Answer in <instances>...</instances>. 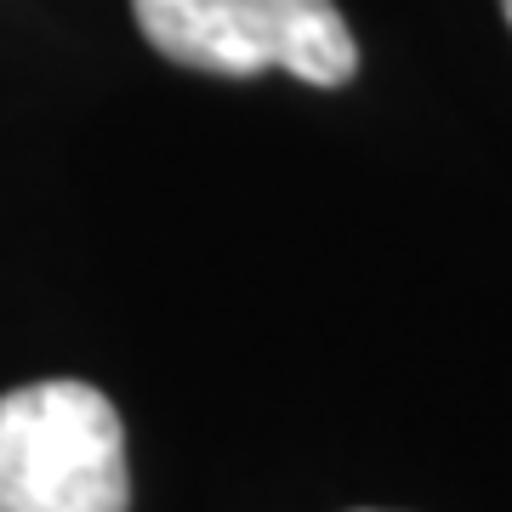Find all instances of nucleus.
Returning <instances> with one entry per match:
<instances>
[{"label": "nucleus", "mask_w": 512, "mask_h": 512, "mask_svg": "<svg viewBox=\"0 0 512 512\" xmlns=\"http://www.w3.org/2000/svg\"><path fill=\"white\" fill-rule=\"evenodd\" d=\"M0 512H131L126 427L92 382L0 393Z\"/></svg>", "instance_id": "f257e3e1"}, {"label": "nucleus", "mask_w": 512, "mask_h": 512, "mask_svg": "<svg viewBox=\"0 0 512 512\" xmlns=\"http://www.w3.org/2000/svg\"><path fill=\"white\" fill-rule=\"evenodd\" d=\"M131 18L160 57L200 74L285 69L302 86H348L359 74L336 0H131Z\"/></svg>", "instance_id": "f03ea898"}, {"label": "nucleus", "mask_w": 512, "mask_h": 512, "mask_svg": "<svg viewBox=\"0 0 512 512\" xmlns=\"http://www.w3.org/2000/svg\"><path fill=\"white\" fill-rule=\"evenodd\" d=\"M501 12H507V23H512V0H501Z\"/></svg>", "instance_id": "7ed1b4c3"}, {"label": "nucleus", "mask_w": 512, "mask_h": 512, "mask_svg": "<svg viewBox=\"0 0 512 512\" xmlns=\"http://www.w3.org/2000/svg\"><path fill=\"white\" fill-rule=\"evenodd\" d=\"M359 512H370V507H359Z\"/></svg>", "instance_id": "20e7f679"}]
</instances>
